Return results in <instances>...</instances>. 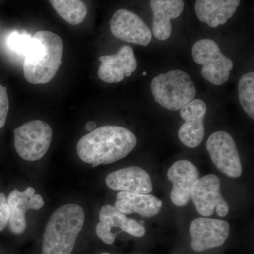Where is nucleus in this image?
Returning <instances> with one entry per match:
<instances>
[{
	"label": "nucleus",
	"instance_id": "1",
	"mask_svg": "<svg viewBox=\"0 0 254 254\" xmlns=\"http://www.w3.org/2000/svg\"><path fill=\"white\" fill-rule=\"evenodd\" d=\"M136 137L123 127L105 125L82 137L76 146L78 157L93 168L125 158L134 149Z\"/></svg>",
	"mask_w": 254,
	"mask_h": 254
},
{
	"label": "nucleus",
	"instance_id": "2",
	"mask_svg": "<svg viewBox=\"0 0 254 254\" xmlns=\"http://www.w3.org/2000/svg\"><path fill=\"white\" fill-rule=\"evenodd\" d=\"M63 43L53 32L40 31L32 41L23 63V76L32 84H45L55 77L61 66Z\"/></svg>",
	"mask_w": 254,
	"mask_h": 254
},
{
	"label": "nucleus",
	"instance_id": "3",
	"mask_svg": "<svg viewBox=\"0 0 254 254\" xmlns=\"http://www.w3.org/2000/svg\"><path fill=\"white\" fill-rule=\"evenodd\" d=\"M84 221L80 205L68 203L57 209L46 225L43 254H71Z\"/></svg>",
	"mask_w": 254,
	"mask_h": 254
},
{
	"label": "nucleus",
	"instance_id": "4",
	"mask_svg": "<svg viewBox=\"0 0 254 254\" xmlns=\"http://www.w3.org/2000/svg\"><path fill=\"white\" fill-rule=\"evenodd\" d=\"M151 91L157 103L171 111L182 109L195 98L196 88L190 76L182 70H173L155 76Z\"/></svg>",
	"mask_w": 254,
	"mask_h": 254
},
{
	"label": "nucleus",
	"instance_id": "5",
	"mask_svg": "<svg viewBox=\"0 0 254 254\" xmlns=\"http://www.w3.org/2000/svg\"><path fill=\"white\" fill-rule=\"evenodd\" d=\"M14 146L18 155L28 161H36L46 154L53 138V130L42 120H33L16 128Z\"/></svg>",
	"mask_w": 254,
	"mask_h": 254
},
{
	"label": "nucleus",
	"instance_id": "6",
	"mask_svg": "<svg viewBox=\"0 0 254 254\" xmlns=\"http://www.w3.org/2000/svg\"><path fill=\"white\" fill-rule=\"evenodd\" d=\"M194 62L202 65V76L215 86H220L228 81L233 62L222 54L218 43L213 40L197 41L192 48Z\"/></svg>",
	"mask_w": 254,
	"mask_h": 254
},
{
	"label": "nucleus",
	"instance_id": "7",
	"mask_svg": "<svg viewBox=\"0 0 254 254\" xmlns=\"http://www.w3.org/2000/svg\"><path fill=\"white\" fill-rule=\"evenodd\" d=\"M206 149L214 165L222 173L232 178L242 175L240 155L230 133L219 131L210 135L206 142Z\"/></svg>",
	"mask_w": 254,
	"mask_h": 254
},
{
	"label": "nucleus",
	"instance_id": "8",
	"mask_svg": "<svg viewBox=\"0 0 254 254\" xmlns=\"http://www.w3.org/2000/svg\"><path fill=\"white\" fill-rule=\"evenodd\" d=\"M193 200L200 215L209 217L215 210L220 217L228 214L229 206L220 192V180L216 175H208L198 179L191 190Z\"/></svg>",
	"mask_w": 254,
	"mask_h": 254
},
{
	"label": "nucleus",
	"instance_id": "9",
	"mask_svg": "<svg viewBox=\"0 0 254 254\" xmlns=\"http://www.w3.org/2000/svg\"><path fill=\"white\" fill-rule=\"evenodd\" d=\"M112 34L118 39L147 46L152 40L150 28L140 16L127 9L115 11L110 21Z\"/></svg>",
	"mask_w": 254,
	"mask_h": 254
},
{
	"label": "nucleus",
	"instance_id": "10",
	"mask_svg": "<svg viewBox=\"0 0 254 254\" xmlns=\"http://www.w3.org/2000/svg\"><path fill=\"white\" fill-rule=\"evenodd\" d=\"M190 232L192 249L203 252L225 243L230 234V225L216 219L197 218L190 224Z\"/></svg>",
	"mask_w": 254,
	"mask_h": 254
},
{
	"label": "nucleus",
	"instance_id": "11",
	"mask_svg": "<svg viewBox=\"0 0 254 254\" xmlns=\"http://www.w3.org/2000/svg\"><path fill=\"white\" fill-rule=\"evenodd\" d=\"M206 112V104L200 99H193L180 109V115L185 123L180 127L178 136L187 147L196 148L203 141Z\"/></svg>",
	"mask_w": 254,
	"mask_h": 254
},
{
	"label": "nucleus",
	"instance_id": "12",
	"mask_svg": "<svg viewBox=\"0 0 254 254\" xmlns=\"http://www.w3.org/2000/svg\"><path fill=\"white\" fill-rule=\"evenodd\" d=\"M9 208V229L15 235H21L26 230V213L28 210H40L44 205L41 195L36 194V190L29 187L24 191L17 189L10 193L7 198Z\"/></svg>",
	"mask_w": 254,
	"mask_h": 254
},
{
	"label": "nucleus",
	"instance_id": "13",
	"mask_svg": "<svg viewBox=\"0 0 254 254\" xmlns=\"http://www.w3.org/2000/svg\"><path fill=\"white\" fill-rule=\"evenodd\" d=\"M168 178L173 185L170 199L177 206H185L191 199L192 187L199 179V171L189 160H180L169 169Z\"/></svg>",
	"mask_w": 254,
	"mask_h": 254
},
{
	"label": "nucleus",
	"instance_id": "14",
	"mask_svg": "<svg viewBox=\"0 0 254 254\" xmlns=\"http://www.w3.org/2000/svg\"><path fill=\"white\" fill-rule=\"evenodd\" d=\"M99 61L98 77L108 83H119L125 76L129 77L137 68L133 48L128 46L122 47L115 55L100 57Z\"/></svg>",
	"mask_w": 254,
	"mask_h": 254
},
{
	"label": "nucleus",
	"instance_id": "15",
	"mask_svg": "<svg viewBox=\"0 0 254 254\" xmlns=\"http://www.w3.org/2000/svg\"><path fill=\"white\" fill-rule=\"evenodd\" d=\"M105 183L111 190L121 191L149 194L153 190L150 175L143 168L137 166L120 169L109 174Z\"/></svg>",
	"mask_w": 254,
	"mask_h": 254
},
{
	"label": "nucleus",
	"instance_id": "16",
	"mask_svg": "<svg viewBox=\"0 0 254 254\" xmlns=\"http://www.w3.org/2000/svg\"><path fill=\"white\" fill-rule=\"evenodd\" d=\"M153 11V33L159 41H166L171 36V20L178 18L185 9L184 0H150Z\"/></svg>",
	"mask_w": 254,
	"mask_h": 254
},
{
	"label": "nucleus",
	"instance_id": "17",
	"mask_svg": "<svg viewBox=\"0 0 254 254\" xmlns=\"http://www.w3.org/2000/svg\"><path fill=\"white\" fill-rule=\"evenodd\" d=\"M240 2L241 0H196L195 14L202 22L217 28L234 16Z\"/></svg>",
	"mask_w": 254,
	"mask_h": 254
},
{
	"label": "nucleus",
	"instance_id": "18",
	"mask_svg": "<svg viewBox=\"0 0 254 254\" xmlns=\"http://www.w3.org/2000/svg\"><path fill=\"white\" fill-rule=\"evenodd\" d=\"M161 200L150 194L121 191L117 195L115 208L124 214L138 213L151 218L161 210Z\"/></svg>",
	"mask_w": 254,
	"mask_h": 254
},
{
	"label": "nucleus",
	"instance_id": "19",
	"mask_svg": "<svg viewBox=\"0 0 254 254\" xmlns=\"http://www.w3.org/2000/svg\"><path fill=\"white\" fill-rule=\"evenodd\" d=\"M60 16L71 25H78L86 18L88 9L81 0H49Z\"/></svg>",
	"mask_w": 254,
	"mask_h": 254
},
{
	"label": "nucleus",
	"instance_id": "20",
	"mask_svg": "<svg viewBox=\"0 0 254 254\" xmlns=\"http://www.w3.org/2000/svg\"><path fill=\"white\" fill-rule=\"evenodd\" d=\"M239 100L244 111L254 118V73L253 71L244 74L240 78L238 86Z\"/></svg>",
	"mask_w": 254,
	"mask_h": 254
},
{
	"label": "nucleus",
	"instance_id": "21",
	"mask_svg": "<svg viewBox=\"0 0 254 254\" xmlns=\"http://www.w3.org/2000/svg\"><path fill=\"white\" fill-rule=\"evenodd\" d=\"M32 37L26 32L14 31L6 38L8 49L18 56L25 57L31 45Z\"/></svg>",
	"mask_w": 254,
	"mask_h": 254
},
{
	"label": "nucleus",
	"instance_id": "22",
	"mask_svg": "<svg viewBox=\"0 0 254 254\" xmlns=\"http://www.w3.org/2000/svg\"><path fill=\"white\" fill-rule=\"evenodd\" d=\"M99 219L100 222L106 224L111 228L118 227L121 230H123L128 220L125 214L119 211L113 205L108 204L105 205L100 210Z\"/></svg>",
	"mask_w": 254,
	"mask_h": 254
},
{
	"label": "nucleus",
	"instance_id": "23",
	"mask_svg": "<svg viewBox=\"0 0 254 254\" xmlns=\"http://www.w3.org/2000/svg\"><path fill=\"white\" fill-rule=\"evenodd\" d=\"M9 102L7 89L0 85V129L4 126L9 113Z\"/></svg>",
	"mask_w": 254,
	"mask_h": 254
},
{
	"label": "nucleus",
	"instance_id": "24",
	"mask_svg": "<svg viewBox=\"0 0 254 254\" xmlns=\"http://www.w3.org/2000/svg\"><path fill=\"white\" fill-rule=\"evenodd\" d=\"M111 227L103 222H100L95 228L97 235L107 245H112L115 242L116 235L111 232Z\"/></svg>",
	"mask_w": 254,
	"mask_h": 254
},
{
	"label": "nucleus",
	"instance_id": "25",
	"mask_svg": "<svg viewBox=\"0 0 254 254\" xmlns=\"http://www.w3.org/2000/svg\"><path fill=\"white\" fill-rule=\"evenodd\" d=\"M123 231L129 234L132 236L141 237L144 236L145 228L141 224L133 219L128 218L126 224L123 228Z\"/></svg>",
	"mask_w": 254,
	"mask_h": 254
},
{
	"label": "nucleus",
	"instance_id": "26",
	"mask_svg": "<svg viewBox=\"0 0 254 254\" xmlns=\"http://www.w3.org/2000/svg\"><path fill=\"white\" fill-rule=\"evenodd\" d=\"M9 218V208L7 198L4 193H0V231L8 225Z\"/></svg>",
	"mask_w": 254,
	"mask_h": 254
},
{
	"label": "nucleus",
	"instance_id": "27",
	"mask_svg": "<svg viewBox=\"0 0 254 254\" xmlns=\"http://www.w3.org/2000/svg\"><path fill=\"white\" fill-rule=\"evenodd\" d=\"M95 127H96V125H95L94 122H88L85 127H86L87 131H92L95 129Z\"/></svg>",
	"mask_w": 254,
	"mask_h": 254
},
{
	"label": "nucleus",
	"instance_id": "28",
	"mask_svg": "<svg viewBox=\"0 0 254 254\" xmlns=\"http://www.w3.org/2000/svg\"><path fill=\"white\" fill-rule=\"evenodd\" d=\"M147 73L144 71V72L143 73V76H146Z\"/></svg>",
	"mask_w": 254,
	"mask_h": 254
},
{
	"label": "nucleus",
	"instance_id": "29",
	"mask_svg": "<svg viewBox=\"0 0 254 254\" xmlns=\"http://www.w3.org/2000/svg\"><path fill=\"white\" fill-rule=\"evenodd\" d=\"M110 254L109 253H103V254Z\"/></svg>",
	"mask_w": 254,
	"mask_h": 254
}]
</instances>
